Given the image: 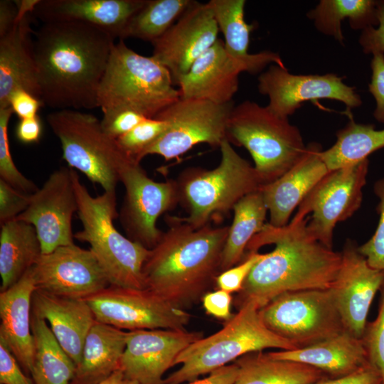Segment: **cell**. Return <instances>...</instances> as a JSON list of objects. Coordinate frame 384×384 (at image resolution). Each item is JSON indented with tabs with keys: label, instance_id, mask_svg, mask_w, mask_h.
Returning <instances> with one entry per match:
<instances>
[{
	"label": "cell",
	"instance_id": "1",
	"mask_svg": "<svg viewBox=\"0 0 384 384\" xmlns=\"http://www.w3.org/2000/svg\"><path fill=\"white\" fill-rule=\"evenodd\" d=\"M115 38L85 23H43L35 32L41 100L60 110L97 107V91Z\"/></svg>",
	"mask_w": 384,
	"mask_h": 384
},
{
	"label": "cell",
	"instance_id": "2",
	"mask_svg": "<svg viewBox=\"0 0 384 384\" xmlns=\"http://www.w3.org/2000/svg\"><path fill=\"white\" fill-rule=\"evenodd\" d=\"M271 244L274 250L264 253L238 293V308L254 302L261 309L285 292L331 287L341 266V252L325 246L311 234L306 217L295 215L283 227L265 223L248 243L245 254Z\"/></svg>",
	"mask_w": 384,
	"mask_h": 384
},
{
	"label": "cell",
	"instance_id": "3",
	"mask_svg": "<svg viewBox=\"0 0 384 384\" xmlns=\"http://www.w3.org/2000/svg\"><path fill=\"white\" fill-rule=\"evenodd\" d=\"M167 218L169 228L150 250L142 273L146 289L185 309L220 272L229 225L193 228L178 217Z\"/></svg>",
	"mask_w": 384,
	"mask_h": 384
},
{
	"label": "cell",
	"instance_id": "4",
	"mask_svg": "<svg viewBox=\"0 0 384 384\" xmlns=\"http://www.w3.org/2000/svg\"><path fill=\"white\" fill-rule=\"evenodd\" d=\"M82 229L74 238L90 244L110 285L146 289L142 269L150 250L122 235L115 228L118 217L116 191L92 196L72 169Z\"/></svg>",
	"mask_w": 384,
	"mask_h": 384
},
{
	"label": "cell",
	"instance_id": "5",
	"mask_svg": "<svg viewBox=\"0 0 384 384\" xmlns=\"http://www.w3.org/2000/svg\"><path fill=\"white\" fill-rule=\"evenodd\" d=\"M180 98L169 71L119 40L112 48L97 91L102 114L128 109L154 118Z\"/></svg>",
	"mask_w": 384,
	"mask_h": 384
},
{
	"label": "cell",
	"instance_id": "6",
	"mask_svg": "<svg viewBox=\"0 0 384 384\" xmlns=\"http://www.w3.org/2000/svg\"><path fill=\"white\" fill-rule=\"evenodd\" d=\"M260 309L255 302H247L218 331L191 343L176 358L175 365L181 367L166 377L164 384L194 380L250 353L297 349L265 324Z\"/></svg>",
	"mask_w": 384,
	"mask_h": 384
},
{
	"label": "cell",
	"instance_id": "7",
	"mask_svg": "<svg viewBox=\"0 0 384 384\" xmlns=\"http://www.w3.org/2000/svg\"><path fill=\"white\" fill-rule=\"evenodd\" d=\"M219 148L221 159L217 167L188 168L176 180L178 203L188 213L178 218L193 228L226 214L242 198L263 186L255 167L227 139Z\"/></svg>",
	"mask_w": 384,
	"mask_h": 384
},
{
	"label": "cell",
	"instance_id": "8",
	"mask_svg": "<svg viewBox=\"0 0 384 384\" xmlns=\"http://www.w3.org/2000/svg\"><path fill=\"white\" fill-rule=\"evenodd\" d=\"M226 139L247 150L263 186L290 169L306 149L300 131L288 118L250 100L233 107L227 123Z\"/></svg>",
	"mask_w": 384,
	"mask_h": 384
},
{
	"label": "cell",
	"instance_id": "9",
	"mask_svg": "<svg viewBox=\"0 0 384 384\" xmlns=\"http://www.w3.org/2000/svg\"><path fill=\"white\" fill-rule=\"evenodd\" d=\"M47 122L60 142L63 159L104 191H116L119 173L131 159L116 139L103 129L95 115L76 110H60L48 114Z\"/></svg>",
	"mask_w": 384,
	"mask_h": 384
},
{
	"label": "cell",
	"instance_id": "10",
	"mask_svg": "<svg viewBox=\"0 0 384 384\" xmlns=\"http://www.w3.org/2000/svg\"><path fill=\"white\" fill-rule=\"evenodd\" d=\"M260 314L272 331L296 348L346 331L329 289L283 293L262 306Z\"/></svg>",
	"mask_w": 384,
	"mask_h": 384
},
{
	"label": "cell",
	"instance_id": "11",
	"mask_svg": "<svg viewBox=\"0 0 384 384\" xmlns=\"http://www.w3.org/2000/svg\"><path fill=\"white\" fill-rule=\"evenodd\" d=\"M233 102L218 105L208 101L179 98L155 118L166 129L145 153L166 161L177 159L199 144L219 148L226 139L227 123Z\"/></svg>",
	"mask_w": 384,
	"mask_h": 384
},
{
	"label": "cell",
	"instance_id": "12",
	"mask_svg": "<svg viewBox=\"0 0 384 384\" xmlns=\"http://www.w3.org/2000/svg\"><path fill=\"white\" fill-rule=\"evenodd\" d=\"M369 161L330 171L307 194L295 215L307 218L311 234L332 248L334 228L360 208Z\"/></svg>",
	"mask_w": 384,
	"mask_h": 384
},
{
	"label": "cell",
	"instance_id": "13",
	"mask_svg": "<svg viewBox=\"0 0 384 384\" xmlns=\"http://www.w3.org/2000/svg\"><path fill=\"white\" fill-rule=\"evenodd\" d=\"M125 194L118 213L127 237L152 249L164 231L157 227L159 218L178 203L176 180L155 181L137 163L129 160L119 173Z\"/></svg>",
	"mask_w": 384,
	"mask_h": 384
},
{
	"label": "cell",
	"instance_id": "14",
	"mask_svg": "<svg viewBox=\"0 0 384 384\" xmlns=\"http://www.w3.org/2000/svg\"><path fill=\"white\" fill-rule=\"evenodd\" d=\"M95 320L124 330L184 329L191 316L149 289L110 285L86 299Z\"/></svg>",
	"mask_w": 384,
	"mask_h": 384
},
{
	"label": "cell",
	"instance_id": "15",
	"mask_svg": "<svg viewBox=\"0 0 384 384\" xmlns=\"http://www.w3.org/2000/svg\"><path fill=\"white\" fill-rule=\"evenodd\" d=\"M334 73L294 75L286 68L272 64L258 77L260 94L269 98L267 107L281 117L288 118L306 101L321 99L337 100L349 110L361 105L355 87L343 82Z\"/></svg>",
	"mask_w": 384,
	"mask_h": 384
},
{
	"label": "cell",
	"instance_id": "16",
	"mask_svg": "<svg viewBox=\"0 0 384 384\" xmlns=\"http://www.w3.org/2000/svg\"><path fill=\"white\" fill-rule=\"evenodd\" d=\"M78 201L72 169L60 167L31 193L27 209L16 219L32 225L41 242L42 254L74 244L73 217Z\"/></svg>",
	"mask_w": 384,
	"mask_h": 384
},
{
	"label": "cell",
	"instance_id": "17",
	"mask_svg": "<svg viewBox=\"0 0 384 384\" xmlns=\"http://www.w3.org/2000/svg\"><path fill=\"white\" fill-rule=\"evenodd\" d=\"M32 270L36 289L59 297L86 299L110 285L91 250L75 243L42 254Z\"/></svg>",
	"mask_w": 384,
	"mask_h": 384
},
{
	"label": "cell",
	"instance_id": "18",
	"mask_svg": "<svg viewBox=\"0 0 384 384\" xmlns=\"http://www.w3.org/2000/svg\"><path fill=\"white\" fill-rule=\"evenodd\" d=\"M202 337V332L186 329L128 331L119 369L139 384H164L179 354Z\"/></svg>",
	"mask_w": 384,
	"mask_h": 384
},
{
	"label": "cell",
	"instance_id": "19",
	"mask_svg": "<svg viewBox=\"0 0 384 384\" xmlns=\"http://www.w3.org/2000/svg\"><path fill=\"white\" fill-rule=\"evenodd\" d=\"M218 27L208 3L192 1L178 21L152 43L151 57L170 73L174 85L218 39Z\"/></svg>",
	"mask_w": 384,
	"mask_h": 384
},
{
	"label": "cell",
	"instance_id": "20",
	"mask_svg": "<svg viewBox=\"0 0 384 384\" xmlns=\"http://www.w3.org/2000/svg\"><path fill=\"white\" fill-rule=\"evenodd\" d=\"M384 284V271L372 267L347 240L338 274L329 288L346 331L362 338L373 300Z\"/></svg>",
	"mask_w": 384,
	"mask_h": 384
},
{
	"label": "cell",
	"instance_id": "21",
	"mask_svg": "<svg viewBox=\"0 0 384 384\" xmlns=\"http://www.w3.org/2000/svg\"><path fill=\"white\" fill-rule=\"evenodd\" d=\"M243 72L248 73L246 65L230 56L223 41L218 38L178 80L180 97L230 103L239 87V75Z\"/></svg>",
	"mask_w": 384,
	"mask_h": 384
},
{
	"label": "cell",
	"instance_id": "22",
	"mask_svg": "<svg viewBox=\"0 0 384 384\" xmlns=\"http://www.w3.org/2000/svg\"><path fill=\"white\" fill-rule=\"evenodd\" d=\"M318 143L306 146L299 161L275 181L261 187L270 214L269 223L283 227L311 189L330 171Z\"/></svg>",
	"mask_w": 384,
	"mask_h": 384
},
{
	"label": "cell",
	"instance_id": "23",
	"mask_svg": "<svg viewBox=\"0 0 384 384\" xmlns=\"http://www.w3.org/2000/svg\"><path fill=\"white\" fill-rule=\"evenodd\" d=\"M146 0H39L33 14L43 23L78 21L120 39L131 18Z\"/></svg>",
	"mask_w": 384,
	"mask_h": 384
},
{
	"label": "cell",
	"instance_id": "24",
	"mask_svg": "<svg viewBox=\"0 0 384 384\" xmlns=\"http://www.w3.org/2000/svg\"><path fill=\"white\" fill-rule=\"evenodd\" d=\"M32 315L48 322L58 342L77 366L85 338L96 321L86 299L59 297L36 289L32 297Z\"/></svg>",
	"mask_w": 384,
	"mask_h": 384
},
{
	"label": "cell",
	"instance_id": "25",
	"mask_svg": "<svg viewBox=\"0 0 384 384\" xmlns=\"http://www.w3.org/2000/svg\"><path fill=\"white\" fill-rule=\"evenodd\" d=\"M31 15L16 16L11 29L0 37V109L10 107V95L16 89L25 90L41 100Z\"/></svg>",
	"mask_w": 384,
	"mask_h": 384
},
{
	"label": "cell",
	"instance_id": "26",
	"mask_svg": "<svg viewBox=\"0 0 384 384\" xmlns=\"http://www.w3.org/2000/svg\"><path fill=\"white\" fill-rule=\"evenodd\" d=\"M36 289L31 268L16 283L0 293V338L28 374L35 355L31 319L32 297Z\"/></svg>",
	"mask_w": 384,
	"mask_h": 384
},
{
	"label": "cell",
	"instance_id": "27",
	"mask_svg": "<svg viewBox=\"0 0 384 384\" xmlns=\"http://www.w3.org/2000/svg\"><path fill=\"white\" fill-rule=\"evenodd\" d=\"M267 354L274 359L290 360L313 366L330 378L349 375L370 362L362 338L346 331L305 348L267 352Z\"/></svg>",
	"mask_w": 384,
	"mask_h": 384
},
{
	"label": "cell",
	"instance_id": "28",
	"mask_svg": "<svg viewBox=\"0 0 384 384\" xmlns=\"http://www.w3.org/2000/svg\"><path fill=\"white\" fill-rule=\"evenodd\" d=\"M207 3L213 11L219 32L224 37L225 50L233 58L245 64L249 73H258L272 64L286 68L277 53L270 50L248 52L250 34L255 24L245 21V0H210Z\"/></svg>",
	"mask_w": 384,
	"mask_h": 384
},
{
	"label": "cell",
	"instance_id": "29",
	"mask_svg": "<svg viewBox=\"0 0 384 384\" xmlns=\"http://www.w3.org/2000/svg\"><path fill=\"white\" fill-rule=\"evenodd\" d=\"M127 331L95 321L83 346L70 384H95L119 369Z\"/></svg>",
	"mask_w": 384,
	"mask_h": 384
},
{
	"label": "cell",
	"instance_id": "30",
	"mask_svg": "<svg viewBox=\"0 0 384 384\" xmlns=\"http://www.w3.org/2000/svg\"><path fill=\"white\" fill-rule=\"evenodd\" d=\"M41 255V242L32 225L16 219L1 225V291L16 283Z\"/></svg>",
	"mask_w": 384,
	"mask_h": 384
},
{
	"label": "cell",
	"instance_id": "31",
	"mask_svg": "<svg viewBox=\"0 0 384 384\" xmlns=\"http://www.w3.org/2000/svg\"><path fill=\"white\" fill-rule=\"evenodd\" d=\"M234 362L238 368L234 384H311L329 378L313 366L274 359L263 351L247 353Z\"/></svg>",
	"mask_w": 384,
	"mask_h": 384
},
{
	"label": "cell",
	"instance_id": "32",
	"mask_svg": "<svg viewBox=\"0 0 384 384\" xmlns=\"http://www.w3.org/2000/svg\"><path fill=\"white\" fill-rule=\"evenodd\" d=\"M233 210V220L222 253L220 272L243 260L248 243L266 223L268 212L260 188L242 198Z\"/></svg>",
	"mask_w": 384,
	"mask_h": 384
},
{
	"label": "cell",
	"instance_id": "33",
	"mask_svg": "<svg viewBox=\"0 0 384 384\" xmlns=\"http://www.w3.org/2000/svg\"><path fill=\"white\" fill-rule=\"evenodd\" d=\"M35 355L31 375L34 384H70L76 365L60 346L47 322L32 315Z\"/></svg>",
	"mask_w": 384,
	"mask_h": 384
},
{
	"label": "cell",
	"instance_id": "34",
	"mask_svg": "<svg viewBox=\"0 0 384 384\" xmlns=\"http://www.w3.org/2000/svg\"><path fill=\"white\" fill-rule=\"evenodd\" d=\"M307 16L319 32L340 43L344 39L341 22L345 18L354 30L362 31L378 26L377 1L373 0H321Z\"/></svg>",
	"mask_w": 384,
	"mask_h": 384
},
{
	"label": "cell",
	"instance_id": "35",
	"mask_svg": "<svg viewBox=\"0 0 384 384\" xmlns=\"http://www.w3.org/2000/svg\"><path fill=\"white\" fill-rule=\"evenodd\" d=\"M384 147V129L373 124L356 123L351 117L346 125L336 132V141L321 151V157L330 171L368 159L373 152Z\"/></svg>",
	"mask_w": 384,
	"mask_h": 384
},
{
	"label": "cell",
	"instance_id": "36",
	"mask_svg": "<svg viewBox=\"0 0 384 384\" xmlns=\"http://www.w3.org/2000/svg\"><path fill=\"white\" fill-rule=\"evenodd\" d=\"M193 0H146L131 18L119 40L151 43L161 38L183 15Z\"/></svg>",
	"mask_w": 384,
	"mask_h": 384
},
{
	"label": "cell",
	"instance_id": "37",
	"mask_svg": "<svg viewBox=\"0 0 384 384\" xmlns=\"http://www.w3.org/2000/svg\"><path fill=\"white\" fill-rule=\"evenodd\" d=\"M166 123L157 118H146L129 132L116 139L122 152L140 163L147 149L162 135Z\"/></svg>",
	"mask_w": 384,
	"mask_h": 384
},
{
	"label": "cell",
	"instance_id": "38",
	"mask_svg": "<svg viewBox=\"0 0 384 384\" xmlns=\"http://www.w3.org/2000/svg\"><path fill=\"white\" fill-rule=\"evenodd\" d=\"M12 114L11 107L0 109V178L16 189L31 194L38 187L18 169L10 151L8 127Z\"/></svg>",
	"mask_w": 384,
	"mask_h": 384
},
{
	"label": "cell",
	"instance_id": "39",
	"mask_svg": "<svg viewBox=\"0 0 384 384\" xmlns=\"http://www.w3.org/2000/svg\"><path fill=\"white\" fill-rule=\"evenodd\" d=\"M376 318L368 322L362 340L370 363L380 372L384 384V284Z\"/></svg>",
	"mask_w": 384,
	"mask_h": 384
},
{
	"label": "cell",
	"instance_id": "40",
	"mask_svg": "<svg viewBox=\"0 0 384 384\" xmlns=\"http://www.w3.org/2000/svg\"><path fill=\"white\" fill-rule=\"evenodd\" d=\"M374 192L379 198L378 224L372 237L358 249L372 267L384 271V178L376 181Z\"/></svg>",
	"mask_w": 384,
	"mask_h": 384
},
{
	"label": "cell",
	"instance_id": "41",
	"mask_svg": "<svg viewBox=\"0 0 384 384\" xmlns=\"http://www.w3.org/2000/svg\"><path fill=\"white\" fill-rule=\"evenodd\" d=\"M263 255L258 252L247 253L240 263L220 272L215 279L218 289L231 294L240 292L253 267Z\"/></svg>",
	"mask_w": 384,
	"mask_h": 384
},
{
	"label": "cell",
	"instance_id": "42",
	"mask_svg": "<svg viewBox=\"0 0 384 384\" xmlns=\"http://www.w3.org/2000/svg\"><path fill=\"white\" fill-rule=\"evenodd\" d=\"M31 196L0 178V224L15 220L24 212L30 203Z\"/></svg>",
	"mask_w": 384,
	"mask_h": 384
},
{
	"label": "cell",
	"instance_id": "43",
	"mask_svg": "<svg viewBox=\"0 0 384 384\" xmlns=\"http://www.w3.org/2000/svg\"><path fill=\"white\" fill-rule=\"evenodd\" d=\"M145 119H146L145 116L137 111L123 109L103 114L101 124L110 137L117 139L131 131Z\"/></svg>",
	"mask_w": 384,
	"mask_h": 384
},
{
	"label": "cell",
	"instance_id": "44",
	"mask_svg": "<svg viewBox=\"0 0 384 384\" xmlns=\"http://www.w3.org/2000/svg\"><path fill=\"white\" fill-rule=\"evenodd\" d=\"M372 75L368 85V90L375 100L374 118L384 123V53L373 54L370 62Z\"/></svg>",
	"mask_w": 384,
	"mask_h": 384
},
{
	"label": "cell",
	"instance_id": "45",
	"mask_svg": "<svg viewBox=\"0 0 384 384\" xmlns=\"http://www.w3.org/2000/svg\"><path fill=\"white\" fill-rule=\"evenodd\" d=\"M23 371L6 343L0 338L1 384H34Z\"/></svg>",
	"mask_w": 384,
	"mask_h": 384
},
{
	"label": "cell",
	"instance_id": "46",
	"mask_svg": "<svg viewBox=\"0 0 384 384\" xmlns=\"http://www.w3.org/2000/svg\"><path fill=\"white\" fill-rule=\"evenodd\" d=\"M378 26L361 31L358 38L366 54L384 53V0L377 1Z\"/></svg>",
	"mask_w": 384,
	"mask_h": 384
},
{
	"label": "cell",
	"instance_id": "47",
	"mask_svg": "<svg viewBox=\"0 0 384 384\" xmlns=\"http://www.w3.org/2000/svg\"><path fill=\"white\" fill-rule=\"evenodd\" d=\"M203 306L207 314L216 319L230 320L234 314L231 313L232 294L218 289L206 292L201 298Z\"/></svg>",
	"mask_w": 384,
	"mask_h": 384
},
{
	"label": "cell",
	"instance_id": "48",
	"mask_svg": "<svg viewBox=\"0 0 384 384\" xmlns=\"http://www.w3.org/2000/svg\"><path fill=\"white\" fill-rule=\"evenodd\" d=\"M311 384H383L378 370L370 362L356 371L340 378H326Z\"/></svg>",
	"mask_w": 384,
	"mask_h": 384
},
{
	"label": "cell",
	"instance_id": "49",
	"mask_svg": "<svg viewBox=\"0 0 384 384\" xmlns=\"http://www.w3.org/2000/svg\"><path fill=\"white\" fill-rule=\"evenodd\" d=\"M43 102L23 89H16L10 95L9 106L19 119L38 115Z\"/></svg>",
	"mask_w": 384,
	"mask_h": 384
},
{
	"label": "cell",
	"instance_id": "50",
	"mask_svg": "<svg viewBox=\"0 0 384 384\" xmlns=\"http://www.w3.org/2000/svg\"><path fill=\"white\" fill-rule=\"evenodd\" d=\"M15 134L22 143L38 142L42 134V123L39 116L19 119L15 127Z\"/></svg>",
	"mask_w": 384,
	"mask_h": 384
},
{
	"label": "cell",
	"instance_id": "51",
	"mask_svg": "<svg viewBox=\"0 0 384 384\" xmlns=\"http://www.w3.org/2000/svg\"><path fill=\"white\" fill-rule=\"evenodd\" d=\"M238 371V366L233 362L211 372L203 378H198L186 384H234Z\"/></svg>",
	"mask_w": 384,
	"mask_h": 384
},
{
	"label": "cell",
	"instance_id": "52",
	"mask_svg": "<svg viewBox=\"0 0 384 384\" xmlns=\"http://www.w3.org/2000/svg\"><path fill=\"white\" fill-rule=\"evenodd\" d=\"M17 16V8L14 2L0 1V37L7 33L13 27Z\"/></svg>",
	"mask_w": 384,
	"mask_h": 384
},
{
	"label": "cell",
	"instance_id": "53",
	"mask_svg": "<svg viewBox=\"0 0 384 384\" xmlns=\"http://www.w3.org/2000/svg\"><path fill=\"white\" fill-rule=\"evenodd\" d=\"M95 384H139L137 382L128 378L123 372L119 369L114 372L105 380Z\"/></svg>",
	"mask_w": 384,
	"mask_h": 384
}]
</instances>
